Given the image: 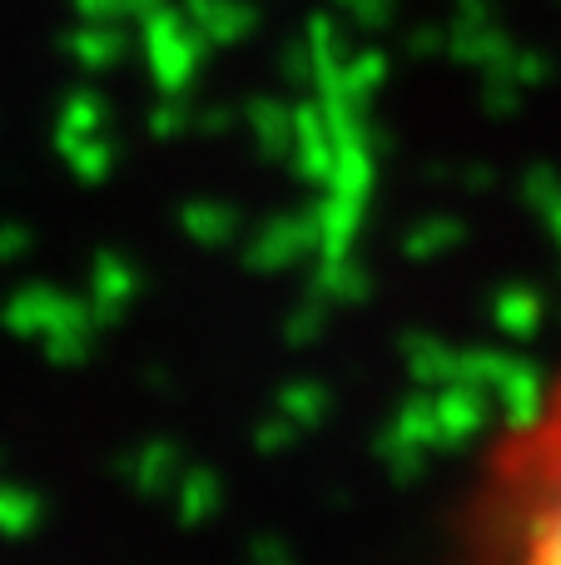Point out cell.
I'll return each mask as SVG.
<instances>
[{
	"label": "cell",
	"mask_w": 561,
	"mask_h": 565,
	"mask_svg": "<svg viewBox=\"0 0 561 565\" xmlns=\"http://www.w3.org/2000/svg\"><path fill=\"white\" fill-rule=\"evenodd\" d=\"M477 565H561V377L497 431L473 491Z\"/></svg>",
	"instance_id": "6da1fadb"
}]
</instances>
